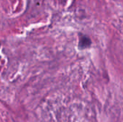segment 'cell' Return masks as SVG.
<instances>
[{
    "instance_id": "cell-1",
    "label": "cell",
    "mask_w": 123,
    "mask_h": 122,
    "mask_svg": "<svg viewBox=\"0 0 123 122\" xmlns=\"http://www.w3.org/2000/svg\"><path fill=\"white\" fill-rule=\"evenodd\" d=\"M92 41L89 37L85 35H79V49H86L91 46Z\"/></svg>"
},
{
    "instance_id": "cell-2",
    "label": "cell",
    "mask_w": 123,
    "mask_h": 122,
    "mask_svg": "<svg viewBox=\"0 0 123 122\" xmlns=\"http://www.w3.org/2000/svg\"><path fill=\"white\" fill-rule=\"evenodd\" d=\"M0 46H1V43H0Z\"/></svg>"
},
{
    "instance_id": "cell-3",
    "label": "cell",
    "mask_w": 123,
    "mask_h": 122,
    "mask_svg": "<svg viewBox=\"0 0 123 122\" xmlns=\"http://www.w3.org/2000/svg\"><path fill=\"white\" fill-rule=\"evenodd\" d=\"M0 59H1V57H0Z\"/></svg>"
}]
</instances>
